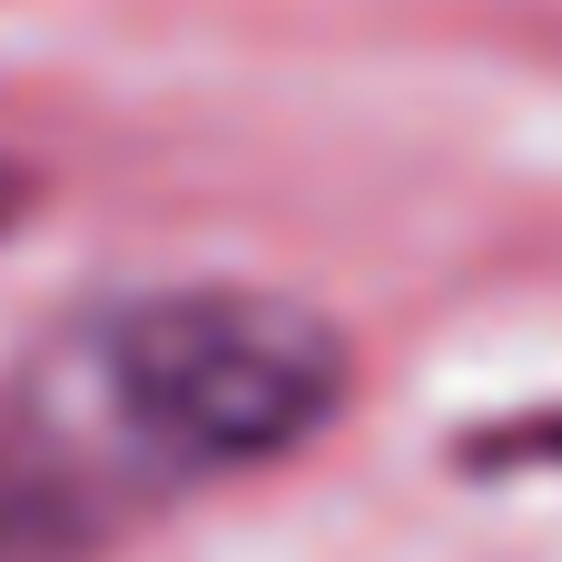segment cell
Returning <instances> with one entry per match:
<instances>
[{
    "mask_svg": "<svg viewBox=\"0 0 562 562\" xmlns=\"http://www.w3.org/2000/svg\"><path fill=\"white\" fill-rule=\"evenodd\" d=\"M119 533L109 464L30 395H0V562H99Z\"/></svg>",
    "mask_w": 562,
    "mask_h": 562,
    "instance_id": "obj_2",
    "label": "cell"
},
{
    "mask_svg": "<svg viewBox=\"0 0 562 562\" xmlns=\"http://www.w3.org/2000/svg\"><path fill=\"white\" fill-rule=\"evenodd\" d=\"M30 198H40V178L0 158V237H10V217H30Z\"/></svg>",
    "mask_w": 562,
    "mask_h": 562,
    "instance_id": "obj_3",
    "label": "cell"
},
{
    "mask_svg": "<svg viewBox=\"0 0 562 562\" xmlns=\"http://www.w3.org/2000/svg\"><path fill=\"white\" fill-rule=\"evenodd\" d=\"M79 385L138 474H257L356 395V346L267 286H138L79 316Z\"/></svg>",
    "mask_w": 562,
    "mask_h": 562,
    "instance_id": "obj_1",
    "label": "cell"
}]
</instances>
